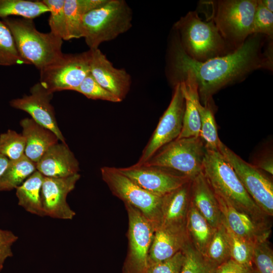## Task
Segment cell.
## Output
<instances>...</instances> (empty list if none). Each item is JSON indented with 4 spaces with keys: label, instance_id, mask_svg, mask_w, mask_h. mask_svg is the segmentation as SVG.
Returning a JSON list of instances; mask_svg holds the SVG:
<instances>
[{
    "label": "cell",
    "instance_id": "obj_1",
    "mask_svg": "<svg viewBox=\"0 0 273 273\" xmlns=\"http://www.w3.org/2000/svg\"><path fill=\"white\" fill-rule=\"evenodd\" d=\"M264 36L252 34L233 52L203 62L190 58L178 41L173 50L174 70L178 77L188 71L193 74L200 103L204 105L211 102L212 95L218 90L243 79L251 72L272 70V43L263 52Z\"/></svg>",
    "mask_w": 273,
    "mask_h": 273
},
{
    "label": "cell",
    "instance_id": "obj_2",
    "mask_svg": "<svg viewBox=\"0 0 273 273\" xmlns=\"http://www.w3.org/2000/svg\"><path fill=\"white\" fill-rule=\"evenodd\" d=\"M202 172L214 193L236 210L258 221L270 223L269 216L255 204L232 167L219 151L206 150Z\"/></svg>",
    "mask_w": 273,
    "mask_h": 273
},
{
    "label": "cell",
    "instance_id": "obj_3",
    "mask_svg": "<svg viewBox=\"0 0 273 273\" xmlns=\"http://www.w3.org/2000/svg\"><path fill=\"white\" fill-rule=\"evenodd\" d=\"M3 21L10 29L19 55L26 64L33 65L41 71L63 55V40L50 32H39L32 19L7 17Z\"/></svg>",
    "mask_w": 273,
    "mask_h": 273
},
{
    "label": "cell",
    "instance_id": "obj_4",
    "mask_svg": "<svg viewBox=\"0 0 273 273\" xmlns=\"http://www.w3.org/2000/svg\"><path fill=\"white\" fill-rule=\"evenodd\" d=\"M208 21H202L196 11H190L174 26L179 34L178 41L184 51L199 62H205L234 51L223 39L214 23Z\"/></svg>",
    "mask_w": 273,
    "mask_h": 273
},
{
    "label": "cell",
    "instance_id": "obj_5",
    "mask_svg": "<svg viewBox=\"0 0 273 273\" xmlns=\"http://www.w3.org/2000/svg\"><path fill=\"white\" fill-rule=\"evenodd\" d=\"M132 13L123 0H107L100 7L85 14L83 37L90 50L112 40L131 27Z\"/></svg>",
    "mask_w": 273,
    "mask_h": 273
},
{
    "label": "cell",
    "instance_id": "obj_6",
    "mask_svg": "<svg viewBox=\"0 0 273 273\" xmlns=\"http://www.w3.org/2000/svg\"><path fill=\"white\" fill-rule=\"evenodd\" d=\"M212 21L220 35L234 50L239 48L252 34V25L257 0L209 1Z\"/></svg>",
    "mask_w": 273,
    "mask_h": 273
},
{
    "label": "cell",
    "instance_id": "obj_7",
    "mask_svg": "<svg viewBox=\"0 0 273 273\" xmlns=\"http://www.w3.org/2000/svg\"><path fill=\"white\" fill-rule=\"evenodd\" d=\"M205 152L200 136L176 139L161 147L143 164L169 168L193 180L202 172Z\"/></svg>",
    "mask_w": 273,
    "mask_h": 273
},
{
    "label": "cell",
    "instance_id": "obj_8",
    "mask_svg": "<svg viewBox=\"0 0 273 273\" xmlns=\"http://www.w3.org/2000/svg\"><path fill=\"white\" fill-rule=\"evenodd\" d=\"M103 180L112 194L133 206L152 223L155 230L160 222L163 197L152 194L121 173L117 168H101Z\"/></svg>",
    "mask_w": 273,
    "mask_h": 273
},
{
    "label": "cell",
    "instance_id": "obj_9",
    "mask_svg": "<svg viewBox=\"0 0 273 273\" xmlns=\"http://www.w3.org/2000/svg\"><path fill=\"white\" fill-rule=\"evenodd\" d=\"M218 151L236 172L245 189L259 208L267 215H273L272 181L254 165L243 160L221 141Z\"/></svg>",
    "mask_w": 273,
    "mask_h": 273
},
{
    "label": "cell",
    "instance_id": "obj_10",
    "mask_svg": "<svg viewBox=\"0 0 273 273\" xmlns=\"http://www.w3.org/2000/svg\"><path fill=\"white\" fill-rule=\"evenodd\" d=\"M124 204L128 215V250L122 273H145L155 229L140 211L129 204Z\"/></svg>",
    "mask_w": 273,
    "mask_h": 273
},
{
    "label": "cell",
    "instance_id": "obj_11",
    "mask_svg": "<svg viewBox=\"0 0 273 273\" xmlns=\"http://www.w3.org/2000/svg\"><path fill=\"white\" fill-rule=\"evenodd\" d=\"M90 73L89 51L77 54H64L40 71L39 82L50 93L75 91Z\"/></svg>",
    "mask_w": 273,
    "mask_h": 273
},
{
    "label": "cell",
    "instance_id": "obj_12",
    "mask_svg": "<svg viewBox=\"0 0 273 273\" xmlns=\"http://www.w3.org/2000/svg\"><path fill=\"white\" fill-rule=\"evenodd\" d=\"M185 108V98L180 82L178 81L175 83L168 108L161 117L136 164H144L161 147L178 137L183 127Z\"/></svg>",
    "mask_w": 273,
    "mask_h": 273
},
{
    "label": "cell",
    "instance_id": "obj_13",
    "mask_svg": "<svg viewBox=\"0 0 273 273\" xmlns=\"http://www.w3.org/2000/svg\"><path fill=\"white\" fill-rule=\"evenodd\" d=\"M117 168L146 191L161 197L192 180L176 171L157 166L135 164L129 167Z\"/></svg>",
    "mask_w": 273,
    "mask_h": 273
},
{
    "label": "cell",
    "instance_id": "obj_14",
    "mask_svg": "<svg viewBox=\"0 0 273 273\" xmlns=\"http://www.w3.org/2000/svg\"><path fill=\"white\" fill-rule=\"evenodd\" d=\"M53 95L38 82L30 88L29 95L11 100L10 105L28 113L34 121L52 131L61 143L65 144L58 125L54 107L51 104Z\"/></svg>",
    "mask_w": 273,
    "mask_h": 273
},
{
    "label": "cell",
    "instance_id": "obj_15",
    "mask_svg": "<svg viewBox=\"0 0 273 273\" xmlns=\"http://www.w3.org/2000/svg\"><path fill=\"white\" fill-rule=\"evenodd\" d=\"M80 175L61 178L43 177L41 198L44 216L63 220H71L76 213L67 202L69 193L74 190Z\"/></svg>",
    "mask_w": 273,
    "mask_h": 273
},
{
    "label": "cell",
    "instance_id": "obj_16",
    "mask_svg": "<svg viewBox=\"0 0 273 273\" xmlns=\"http://www.w3.org/2000/svg\"><path fill=\"white\" fill-rule=\"evenodd\" d=\"M90 72L103 87L122 101L128 93L131 80L124 69L115 68L99 49H89Z\"/></svg>",
    "mask_w": 273,
    "mask_h": 273
},
{
    "label": "cell",
    "instance_id": "obj_17",
    "mask_svg": "<svg viewBox=\"0 0 273 273\" xmlns=\"http://www.w3.org/2000/svg\"><path fill=\"white\" fill-rule=\"evenodd\" d=\"M222 215V219L236 235L253 244L267 240L271 224L258 221L240 212L219 196L215 194Z\"/></svg>",
    "mask_w": 273,
    "mask_h": 273
},
{
    "label": "cell",
    "instance_id": "obj_18",
    "mask_svg": "<svg viewBox=\"0 0 273 273\" xmlns=\"http://www.w3.org/2000/svg\"><path fill=\"white\" fill-rule=\"evenodd\" d=\"M36 170L43 176L61 178L78 173L79 162L66 143L50 147L36 163Z\"/></svg>",
    "mask_w": 273,
    "mask_h": 273
},
{
    "label": "cell",
    "instance_id": "obj_19",
    "mask_svg": "<svg viewBox=\"0 0 273 273\" xmlns=\"http://www.w3.org/2000/svg\"><path fill=\"white\" fill-rule=\"evenodd\" d=\"M191 183L190 180L163 197L159 227L186 229L191 201Z\"/></svg>",
    "mask_w": 273,
    "mask_h": 273
},
{
    "label": "cell",
    "instance_id": "obj_20",
    "mask_svg": "<svg viewBox=\"0 0 273 273\" xmlns=\"http://www.w3.org/2000/svg\"><path fill=\"white\" fill-rule=\"evenodd\" d=\"M191 202L213 228L221 224L222 215L215 194L202 172L192 180Z\"/></svg>",
    "mask_w": 273,
    "mask_h": 273
},
{
    "label": "cell",
    "instance_id": "obj_21",
    "mask_svg": "<svg viewBox=\"0 0 273 273\" xmlns=\"http://www.w3.org/2000/svg\"><path fill=\"white\" fill-rule=\"evenodd\" d=\"M189 239L186 229L159 227L155 230L149 251L148 265L170 258L181 250Z\"/></svg>",
    "mask_w": 273,
    "mask_h": 273
},
{
    "label": "cell",
    "instance_id": "obj_22",
    "mask_svg": "<svg viewBox=\"0 0 273 273\" xmlns=\"http://www.w3.org/2000/svg\"><path fill=\"white\" fill-rule=\"evenodd\" d=\"M20 123L22 128V134L25 140L24 155L36 163L47 150L59 140L52 131L32 118H24Z\"/></svg>",
    "mask_w": 273,
    "mask_h": 273
},
{
    "label": "cell",
    "instance_id": "obj_23",
    "mask_svg": "<svg viewBox=\"0 0 273 273\" xmlns=\"http://www.w3.org/2000/svg\"><path fill=\"white\" fill-rule=\"evenodd\" d=\"M178 81L180 82L185 108L182 129L177 139L199 137L200 119L196 102L199 97L195 78L191 72L188 71L180 75Z\"/></svg>",
    "mask_w": 273,
    "mask_h": 273
},
{
    "label": "cell",
    "instance_id": "obj_24",
    "mask_svg": "<svg viewBox=\"0 0 273 273\" xmlns=\"http://www.w3.org/2000/svg\"><path fill=\"white\" fill-rule=\"evenodd\" d=\"M43 176L37 170L16 188L18 204L27 212L44 217L41 191Z\"/></svg>",
    "mask_w": 273,
    "mask_h": 273
},
{
    "label": "cell",
    "instance_id": "obj_25",
    "mask_svg": "<svg viewBox=\"0 0 273 273\" xmlns=\"http://www.w3.org/2000/svg\"><path fill=\"white\" fill-rule=\"evenodd\" d=\"M107 0H65L64 12L68 40L83 37L84 15L104 3Z\"/></svg>",
    "mask_w": 273,
    "mask_h": 273
},
{
    "label": "cell",
    "instance_id": "obj_26",
    "mask_svg": "<svg viewBox=\"0 0 273 273\" xmlns=\"http://www.w3.org/2000/svg\"><path fill=\"white\" fill-rule=\"evenodd\" d=\"M186 229L194 247L204 256L215 229L210 225L191 201L187 216Z\"/></svg>",
    "mask_w": 273,
    "mask_h": 273
},
{
    "label": "cell",
    "instance_id": "obj_27",
    "mask_svg": "<svg viewBox=\"0 0 273 273\" xmlns=\"http://www.w3.org/2000/svg\"><path fill=\"white\" fill-rule=\"evenodd\" d=\"M36 170V163L25 155L18 159L9 160L0 179V191L16 189Z\"/></svg>",
    "mask_w": 273,
    "mask_h": 273
},
{
    "label": "cell",
    "instance_id": "obj_28",
    "mask_svg": "<svg viewBox=\"0 0 273 273\" xmlns=\"http://www.w3.org/2000/svg\"><path fill=\"white\" fill-rule=\"evenodd\" d=\"M196 105L200 119L199 136L206 151H218L220 140L217 134L211 102L202 105L199 97L196 100Z\"/></svg>",
    "mask_w": 273,
    "mask_h": 273
},
{
    "label": "cell",
    "instance_id": "obj_29",
    "mask_svg": "<svg viewBox=\"0 0 273 273\" xmlns=\"http://www.w3.org/2000/svg\"><path fill=\"white\" fill-rule=\"evenodd\" d=\"M49 12L42 1L0 0V18L2 19L17 16L33 20Z\"/></svg>",
    "mask_w": 273,
    "mask_h": 273
},
{
    "label": "cell",
    "instance_id": "obj_30",
    "mask_svg": "<svg viewBox=\"0 0 273 273\" xmlns=\"http://www.w3.org/2000/svg\"><path fill=\"white\" fill-rule=\"evenodd\" d=\"M181 251L183 260L180 273H215L217 267L195 249L190 239Z\"/></svg>",
    "mask_w": 273,
    "mask_h": 273
},
{
    "label": "cell",
    "instance_id": "obj_31",
    "mask_svg": "<svg viewBox=\"0 0 273 273\" xmlns=\"http://www.w3.org/2000/svg\"><path fill=\"white\" fill-rule=\"evenodd\" d=\"M204 256L216 267L231 258L225 229L222 222L215 229Z\"/></svg>",
    "mask_w": 273,
    "mask_h": 273
},
{
    "label": "cell",
    "instance_id": "obj_32",
    "mask_svg": "<svg viewBox=\"0 0 273 273\" xmlns=\"http://www.w3.org/2000/svg\"><path fill=\"white\" fill-rule=\"evenodd\" d=\"M230 247L231 258L237 262L253 267L252 257L254 245L234 233L222 220Z\"/></svg>",
    "mask_w": 273,
    "mask_h": 273
},
{
    "label": "cell",
    "instance_id": "obj_33",
    "mask_svg": "<svg viewBox=\"0 0 273 273\" xmlns=\"http://www.w3.org/2000/svg\"><path fill=\"white\" fill-rule=\"evenodd\" d=\"M26 64L17 50L13 35L7 26L0 20V65Z\"/></svg>",
    "mask_w": 273,
    "mask_h": 273
},
{
    "label": "cell",
    "instance_id": "obj_34",
    "mask_svg": "<svg viewBox=\"0 0 273 273\" xmlns=\"http://www.w3.org/2000/svg\"><path fill=\"white\" fill-rule=\"evenodd\" d=\"M42 2L48 7L50 11L49 24L51 29L50 32L62 40H67L64 8L65 0H43Z\"/></svg>",
    "mask_w": 273,
    "mask_h": 273
},
{
    "label": "cell",
    "instance_id": "obj_35",
    "mask_svg": "<svg viewBox=\"0 0 273 273\" xmlns=\"http://www.w3.org/2000/svg\"><path fill=\"white\" fill-rule=\"evenodd\" d=\"M25 140L22 134L9 129L0 135V154L9 160L18 159L24 155Z\"/></svg>",
    "mask_w": 273,
    "mask_h": 273
},
{
    "label": "cell",
    "instance_id": "obj_36",
    "mask_svg": "<svg viewBox=\"0 0 273 273\" xmlns=\"http://www.w3.org/2000/svg\"><path fill=\"white\" fill-rule=\"evenodd\" d=\"M75 92H78L88 99L101 100L117 103L121 101L108 91L95 79L90 72L84 78Z\"/></svg>",
    "mask_w": 273,
    "mask_h": 273
},
{
    "label": "cell",
    "instance_id": "obj_37",
    "mask_svg": "<svg viewBox=\"0 0 273 273\" xmlns=\"http://www.w3.org/2000/svg\"><path fill=\"white\" fill-rule=\"evenodd\" d=\"M252 263L258 273H273V251L267 240L254 245Z\"/></svg>",
    "mask_w": 273,
    "mask_h": 273
},
{
    "label": "cell",
    "instance_id": "obj_38",
    "mask_svg": "<svg viewBox=\"0 0 273 273\" xmlns=\"http://www.w3.org/2000/svg\"><path fill=\"white\" fill-rule=\"evenodd\" d=\"M252 34H259L270 39L273 36V13L257 0L252 25Z\"/></svg>",
    "mask_w": 273,
    "mask_h": 273
},
{
    "label": "cell",
    "instance_id": "obj_39",
    "mask_svg": "<svg viewBox=\"0 0 273 273\" xmlns=\"http://www.w3.org/2000/svg\"><path fill=\"white\" fill-rule=\"evenodd\" d=\"M183 260L180 251L169 259L148 265L145 273H180Z\"/></svg>",
    "mask_w": 273,
    "mask_h": 273
},
{
    "label": "cell",
    "instance_id": "obj_40",
    "mask_svg": "<svg viewBox=\"0 0 273 273\" xmlns=\"http://www.w3.org/2000/svg\"><path fill=\"white\" fill-rule=\"evenodd\" d=\"M18 237L12 231L0 228V263L13 256L12 246L18 240Z\"/></svg>",
    "mask_w": 273,
    "mask_h": 273
},
{
    "label": "cell",
    "instance_id": "obj_41",
    "mask_svg": "<svg viewBox=\"0 0 273 273\" xmlns=\"http://www.w3.org/2000/svg\"><path fill=\"white\" fill-rule=\"evenodd\" d=\"M253 267L241 264L232 258L218 265L215 273H251Z\"/></svg>",
    "mask_w": 273,
    "mask_h": 273
},
{
    "label": "cell",
    "instance_id": "obj_42",
    "mask_svg": "<svg viewBox=\"0 0 273 273\" xmlns=\"http://www.w3.org/2000/svg\"><path fill=\"white\" fill-rule=\"evenodd\" d=\"M254 165L260 169H262L272 175L273 174L272 158L271 156L262 158L258 161L257 164Z\"/></svg>",
    "mask_w": 273,
    "mask_h": 273
},
{
    "label": "cell",
    "instance_id": "obj_43",
    "mask_svg": "<svg viewBox=\"0 0 273 273\" xmlns=\"http://www.w3.org/2000/svg\"><path fill=\"white\" fill-rule=\"evenodd\" d=\"M9 162V160L0 154V179L5 172Z\"/></svg>",
    "mask_w": 273,
    "mask_h": 273
},
{
    "label": "cell",
    "instance_id": "obj_44",
    "mask_svg": "<svg viewBox=\"0 0 273 273\" xmlns=\"http://www.w3.org/2000/svg\"><path fill=\"white\" fill-rule=\"evenodd\" d=\"M260 3L268 10L273 12V1L272 0H259Z\"/></svg>",
    "mask_w": 273,
    "mask_h": 273
},
{
    "label": "cell",
    "instance_id": "obj_45",
    "mask_svg": "<svg viewBox=\"0 0 273 273\" xmlns=\"http://www.w3.org/2000/svg\"><path fill=\"white\" fill-rule=\"evenodd\" d=\"M4 267V265L0 263V272L2 271Z\"/></svg>",
    "mask_w": 273,
    "mask_h": 273
},
{
    "label": "cell",
    "instance_id": "obj_46",
    "mask_svg": "<svg viewBox=\"0 0 273 273\" xmlns=\"http://www.w3.org/2000/svg\"><path fill=\"white\" fill-rule=\"evenodd\" d=\"M251 273H258V272L253 268Z\"/></svg>",
    "mask_w": 273,
    "mask_h": 273
}]
</instances>
